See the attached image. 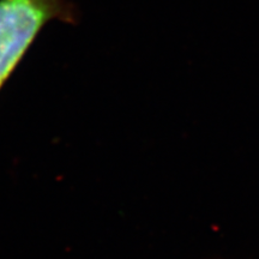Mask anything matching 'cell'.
<instances>
[{
    "label": "cell",
    "instance_id": "1",
    "mask_svg": "<svg viewBox=\"0 0 259 259\" xmlns=\"http://www.w3.org/2000/svg\"><path fill=\"white\" fill-rule=\"evenodd\" d=\"M73 23L66 0H0V88L48 22Z\"/></svg>",
    "mask_w": 259,
    "mask_h": 259
}]
</instances>
